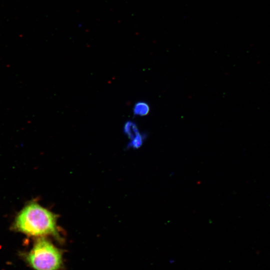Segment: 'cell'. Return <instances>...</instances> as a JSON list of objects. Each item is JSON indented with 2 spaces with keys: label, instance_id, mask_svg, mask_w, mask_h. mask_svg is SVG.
Listing matches in <instances>:
<instances>
[{
  "label": "cell",
  "instance_id": "obj_1",
  "mask_svg": "<svg viewBox=\"0 0 270 270\" xmlns=\"http://www.w3.org/2000/svg\"><path fill=\"white\" fill-rule=\"evenodd\" d=\"M18 230L30 236L52 235L59 238L56 216L38 204L25 206L18 215L15 222Z\"/></svg>",
  "mask_w": 270,
  "mask_h": 270
},
{
  "label": "cell",
  "instance_id": "obj_2",
  "mask_svg": "<svg viewBox=\"0 0 270 270\" xmlns=\"http://www.w3.org/2000/svg\"><path fill=\"white\" fill-rule=\"evenodd\" d=\"M26 260L35 270H60L63 266L61 250L44 238L35 242Z\"/></svg>",
  "mask_w": 270,
  "mask_h": 270
},
{
  "label": "cell",
  "instance_id": "obj_3",
  "mask_svg": "<svg viewBox=\"0 0 270 270\" xmlns=\"http://www.w3.org/2000/svg\"><path fill=\"white\" fill-rule=\"evenodd\" d=\"M123 132L130 140H134L140 134L137 124L132 120L126 122L123 127Z\"/></svg>",
  "mask_w": 270,
  "mask_h": 270
},
{
  "label": "cell",
  "instance_id": "obj_4",
  "mask_svg": "<svg viewBox=\"0 0 270 270\" xmlns=\"http://www.w3.org/2000/svg\"><path fill=\"white\" fill-rule=\"evenodd\" d=\"M150 110L149 104L145 102L140 101L134 104L133 113L135 116H145L149 113Z\"/></svg>",
  "mask_w": 270,
  "mask_h": 270
},
{
  "label": "cell",
  "instance_id": "obj_5",
  "mask_svg": "<svg viewBox=\"0 0 270 270\" xmlns=\"http://www.w3.org/2000/svg\"><path fill=\"white\" fill-rule=\"evenodd\" d=\"M146 134H140L134 140H130L127 146V148H138L143 144L146 140Z\"/></svg>",
  "mask_w": 270,
  "mask_h": 270
}]
</instances>
